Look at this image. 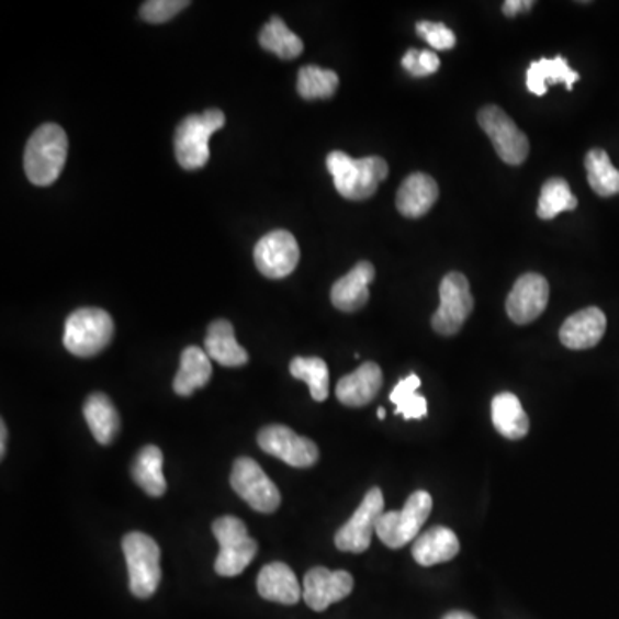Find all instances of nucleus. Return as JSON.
<instances>
[{
    "mask_svg": "<svg viewBox=\"0 0 619 619\" xmlns=\"http://www.w3.org/2000/svg\"><path fill=\"white\" fill-rule=\"evenodd\" d=\"M378 417L381 418V420H384V418H385V409L384 408L378 409Z\"/></svg>",
    "mask_w": 619,
    "mask_h": 619,
    "instance_id": "nucleus-40",
    "label": "nucleus"
},
{
    "mask_svg": "<svg viewBox=\"0 0 619 619\" xmlns=\"http://www.w3.org/2000/svg\"><path fill=\"white\" fill-rule=\"evenodd\" d=\"M257 590L260 597L272 603L293 606L303 597L299 578L288 564L270 563L258 573Z\"/></svg>",
    "mask_w": 619,
    "mask_h": 619,
    "instance_id": "nucleus-20",
    "label": "nucleus"
},
{
    "mask_svg": "<svg viewBox=\"0 0 619 619\" xmlns=\"http://www.w3.org/2000/svg\"><path fill=\"white\" fill-rule=\"evenodd\" d=\"M68 136L59 124L35 130L24 150V172L35 187H50L59 179L68 159Z\"/></svg>",
    "mask_w": 619,
    "mask_h": 619,
    "instance_id": "nucleus-2",
    "label": "nucleus"
},
{
    "mask_svg": "<svg viewBox=\"0 0 619 619\" xmlns=\"http://www.w3.org/2000/svg\"><path fill=\"white\" fill-rule=\"evenodd\" d=\"M123 552L130 573V590L138 599H148L159 587L160 548L150 536L130 532L123 539Z\"/></svg>",
    "mask_w": 619,
    "mask_h": 619,
    "instance_id": "nucleus-5",
    "label": "nucleus"
},
{
    "mask_svg": "<svg viewBox=\"0 0 619 619\" xmlns=\"http://www.w3.org/2000/svg\"><path fill=\"white\" fill-rule=\"evenodd\" d=\"M257 441L267 454H272L294 469H310L318 461L317 444L299 436L286 425L263 427L258 432Z\"/></svg>",
    "mask_w": 619,
    "mask_h": 619,
    "instance_id": "nucleus-12",
    "label": "nucleus"
},
{
    "mask_svg": "<svg viewBox=\"0 0 619 619\" xmlns=\"http://www.w3.org/2000/svg\"><path fill=\"white\" fill-rule=\"evenodd\" d=\"M382 515H384L382 491L379 487L370 488L350 520L336 532L334 544L342 552H353V554L365 552L370 548Z\"/></svg>",
    "mask_w": 619,
    "mask_h": 619,
    "instance_id": "nucleus-9",
    "label": "nucleus"
},
{
    "mask_svg": "<svg viewBox=\"0 0 619 619\" xmlns=\"http://www.w3.org/2000/svg\"><path fill=\"white\" fill-rule=\"evenodd\" d=\"M212 532L218 542L217 575L236 576L245 572L258 551L257 542L248 536L247 525L235 516H221L212 524Z\"/></svg>",
    "mask_w": 619,
    "mask_h": 619,
    "instance_id": "nucleus-6",
    "label": "nucleus"
},
{
    "mask_svg": "<svg viewBox=\"0 0 619 619\" xmlns=\"http://www.w3.org/2000/svg\"><path fill=\"white\" fill-rule=\"evenodd\" d=\"M579 80V75L570 68V64L564 57L556 56L554 59H540L530 64L527 71L528 92L533 95L542 97L548 93L551 85L564 83L567 90H572L573 85Z\"/></svg>",
    "mask_w": 619,
    "mask_h": 619,
    "instance_id": "nucleus-25",
    "label": "nucleus"
},
{
    "mask_svg": "<svg viewBox=\"0 0 619 619\" xmlns=\"http://www.w3.org/2000/svg\"><path fill=\"white\" fill-rule=\"evenodd\" d=\"M164 457L157 446H145L133 461V481L144 488L148 496L160 497L166 494L167 482L162 473Z\"/></svg>",
    "mask_w": 619,
    "mask_h": 619,
    "instance_id": "nucleus-27",
    "label": "nucleus"
},
{
    "mask_svg": "<svg viewBox=\"0 0 619 619\" xmlns=\"http://www.w3.org/2000/svg\"><path fill=\"white\" fill-rule=\"evenodd\" d=\"M326 164L339 195L354 202L375 195L379 184L390 176V166L381 157L351 159L345 151L336 150L327 155Z\"/></svg>",
    "mask_w": 619,
    "mask_h": 619,
    "instance_id": "nucleus-1",
    "label": "nucleus"
},
{
    "mask_svg": "<svg viewBox=\"0 0 619 619\" xmlns=\"http://www.w3.org/2000/svg\"><path fill=\"white\" fill-rule=\"evenodd\" d=\"M479 124L493 142L497 155L509 166H520L527 160L530 144L515 121L497 105H487L479 112Z\"/></svg>",
    "mask_w": 619,
    "mask_h": 619,
    "instance_id": "nucleus-11",
    "label": "nucleus"
},
{
    "mask_svg": "<svg viewBox=\"0 0 619 619\" xmlns=\"http://www.w3.org/2000/svg\"><path fill=\"white\" fill-rule=\"evenodd\" d=\"M291 375L306 382L315 402H326L329 396V369L326 361L318 357H296L291 361Z\"/></svg>",
    "mask_w": 619,
    "mask_h": 619,
    "instance_id": "nucleus-30",
    "label": "nucleus"
},
{
    "mask_svg": "<svg viewBox=\"0 0 619 619\" xmlns=\"http://www.w3.org/2000/svg\"><path fill=\"white\" fill-rule=\"evenodd\" d=\"M85 420L92 430L95 441L102 446L112 444L120 432V413L109 396L102 393L90 394L83 406Z\"/></svg>",
    "mask_w": 619,
    "mask_h": 619,
    "instance_id": "nucleus-24",
    "label": "nucleus"
},
{
    "mask_svg": "<svg viewBox=\"0 0 619 619\" xmlns=\"http://www.w3.org/2000/svg\"><path fill=\"white\" fill-rule=\"evenodd\" d=\"M263 50L272 52L279 59L291 60L302 56L303 42L296 33L288 29L281 18H272L258 35Z\"/></svg>",
    "mask_w": 619,
    "mask_h": 619,
    "instance_id": "nucleus-28",
    "label": "nucleus"
},
{
    "mask_svg": "<svg viewBox=\"0 0 619 619\" xmlns=\"http://www.w3.org/2000/svg\"><path fill=\"white\" fill-rule=\"evenodd\" d=\"M375 278V269L370 262H358L353 269L334 282L330 300L336 308L341 312H357L369 303L370 282Z\"/></svg>",
    "mask_w": 619,
    "mask_h": 619,
    "instance_id": "nucleus-18",
    "label": "nucleus"
},
{
    "mask_svg": "<svg viewBox=\"0 0 619 619\" xmlns=\"http://www.w3.org/2000/svg\"><path fill=\"white\" fill-rule=\"evenodd\" d=\"M114 338V320L105 310L80 308L64 327V346L75 357L90 358L108 348Z\"/></svg>",
    "mask_w": 619,
    "mask_h": 619,
    "instance_id": "nucleus-4",
    "label": "nucleus"
},
{
    "mask_svg": "<svg viewBox=\"0 0 619 619\" xmlns=\"http://www.w3.org/2000/svg\"><path fill=\"white\" fill-rule=\"evenodd\" d=\"M254 258L255 266L266 278H286L299 266V241L290 230H272L257 243Z\"/></svg>",
    "mask_w": 619,
    "mask_h": 619,
    "instance_id": "nucleus-13",
    "label": "nucleus"
},
{
    "mask_svg": "<svg viewBox=\"0 0 619 619\" xmlns=\"http://www.w3.org/2000/svg\"><path fill=\"white\" fill-rule=\"evenodd\" d=\"M533 5H536L533 0H506L505 4H503V12L508 18H515L521 14V12L530 11Z\"/></svg>",
    "mask_w": 619,
    "mask_h": 619,
    "instance_id": "nucleus-37",
    "label": "nucleus"
},
{
    "mask_svg": "<svg viewBox=\"0 0 619 619\" xmlns=\"http://www.w3.org/2000/svg\"><path fill=\"white\" fill-rule=\"evenodd\" d=\"M403 68L415 76V78H424V76L434 75L441 66V60L432 50H418V48H409L402 60Z\"/></svg>",
    "mask_w": 619,
    "mask_h": 619,
    "instance_id": "nucleus-35",
    "label": "nucleus"
},
{
    "mask_svg": "<svg viewBox=\"0 0 619 619\" xmlns=\"http://www.w3.org/2000/svg\"><path fill=\"white\" fill-rule=\"evenodd\" d=\"M608 327V318L603 310L590 306L579 310L564 320L560 339L570 350H588L599 345Z\"/></svg>",
    "mask_w": 619,
    "mask_h": 619,
    "instance_id": "nucleus-16",
    "label": "nucleus"
},
{
    "mask_svg": "<svg viewBox=\"0 0 619 619\" xmlns=\"http://www.w3.org/2000/svg\"><path fill=\"white\" fill-rule=\"evenodd\" d=\"M588 184L597 195L608 199L619 193V171L611 164L608 151L594 148L585 157Z\"/></svg>",
    "mask_w": 619,
    "mask_h": 619,
    "instance_id": "nucleus-29",
    "label": "nucleus"
},
{
    "mask_svg": "<svg viewBox=\"0 0 619 619\" xmlns=\"http://www.w3.org/2000/svg\"><path fill=\"white\" fill-rule=\"evenodd\" d=\"M439 187L436 179L425 172H413L403 181L396 195L399 214L408 218L424 217L436 205Z\"/></svg>",
    "mask_w": 619,
    "mask_h": 619,
    "instance_id": "nucleus-19",
    "label": "nucleus"
},
{
    "mask_svg": "<svg viewBox=\"0 0 619 619\" xmlns=\"http://www.w3.org/2000/svg\"><path fill=\"white\" fill-rule=\"evenodd\" d=\"M417 35L436 50H449L457 45V35L442 23L418 21Z\"/></svg>",
    "mask_w": 619,
    "mask_h": 619,
    "instance_id": "nucleus-36",
    "label": "nucleus"
},
{
    "mask_svg": "<svg viewBox=\"0 0 619 619\" xmlns=\"http://www.w3.org/2000/svg\"><path fill=\"white\" fill-rule=\"evenodd\" d=\"M576 205L578 200L570 190V184L563 178H552L545 181L540 191L537 215L544 221H551L561 212L575 211Z\"/></svg>",
    "mask_w": 619,
    "mask_h": 619,
    "instance_id": "nucleus-32",
    "label": "nucleus"
},
{
    "mask_svg": "<svg viewBox=\"0 0 619 619\" xmlns=\"http://www.w3.org/2000/svg\"><path fill=\"white\" fill-rule=\"evenodd\" d=\"M430 513H432V496L427 491H417L408 497L402 511L384 513L379 518L375 533L387 548H405L418 536Z\"/></svg>",
    "mask_w": 619,
    "mask_h": 619,
    "instance_id": "nucleus-7",
    "label": "nucleus"
},
{
    "mask_svg": "<svg viewBox=\"0 0 619 619\" xmlns=\"http://www.w3.org/2000/svg\"><path fill=\"white\" fill-rule=\"evenodd\" d=\"M421 381L417 373H409L408 378L397 382L396 387L391 391L390 399L396 405L394 413L403 415L405 420H420L427 417V399L417 393Z\"/></svg>",
    "mask_w": 619,
    "mask_h": 619,
    "instance_id": "nucleus-31",
    "label": "nucleus"
},
{
    "mask_svg": "<svg viewBox=\"0 0 619 619\" xmlns=\"http://www.w3.org/2000/svg\"><path fill=\"white\" fill-rule=\"evenodd\" d=\"M382 387V370L378 363L367 361L350 375H345L336 385L339 403L350 408H360L375 399Z\"/></svg>",
    "mask_w": 619,
    "mask_h": 619,
    "instance_id": "nucleus-17",
    "label": "nucleus"
},
{
    "mask_svg": "<svg viewBox=\"0 0 619 619\" xmlns=\"http://www.w3.org/2000/svg\"><path fill=\"white\" fill-rule=\"evenodd\" d=\"M460 552V540L451 528L434 527L421 533L412 548L413 558L421 566L448 563Z\"/></svg>",
    "mask_w": 619,
    "mask_h": 619,
    "instance_id": "nucleus-21",
    "label": "nucleus"
},
{
    "mask_svg": "<svg viewBox=\"0 0 619 619\" xmlns=\"http://www.w3.org/2000/svg\"><path fill=\"white\" fill-rule=\"evenodd\" d=\"M211 379V357L205 351L200 350L199 346H190L181 354V363H179L172 387L179 396L188 397L196 390L205 387Z\"/></svg>",
    "mask_w": 619,
    "mask_h": 619,
    "instance_id": "nucleus-23",
    "label": "nucleus"
},
{
    "mask_svg": "<svg viewBox=\"0 0 619 619\" xmlns=\"http://www.w3.org/2000/svg\"><path fill=\"white\" fill-rule=\"evenodd\" d=\"M188 5H190L188 0H148L139 9V14L147 23H167Z\"/></svg>",
    "mask_w": 619,
    "mask_h": 619,
    "instance_id": "nucleus-34",
    "label": "nucleus"
},
{
    "mask_svg": "<svg viewBox=\"0 0 619 619\" xmlns=\"http://www.w3.org/2000/svg\"><path fill=\"white\" fill-rule=\"evenodd\" d=\"M493 424L500 436L511 441L524 439L530 429V420L520 399L513 393H499L493 399Z\"/></svg>",
    "mask_w": 619,
    "mask_h": 619,
    "instance_id": "nucleus-26",
    "label": "nucleus"
},
{
    "mask_svg": "<svg viewBox=\"0 0 619 619\" xmlns=\"http://www.w3.org/2000/svg\"><path fill=\"white\" fill-rule=\"evenodd\" d=\"M339 87V76L330 69L305 66L299 72V93L302 99H330Z\"/></svg>",
    "mask_w": 619,
    "mask_h": 619,
    "instance_id": "nucleus-33",
    "label": "nucleus"
},
{
    "mask_svg": "<svg viewBox=\"0 0 619 619\" xmlns=\"http://www.w3.org/2000/svg\"><path fill=\"white\" fill-rule=\"evenodd\" d=\"M442 619H476L475 616L470 615V612L466 611H453V612H448V615L444 616V618Z\"/></svg>",
    "mask_w": 619,
    "mask_h": 619,
    "instance_id": "nucleus-39",
    "label": "nucleus"
},
{
    "mask_svg": "<svg viewBox=\"0 0 619 619\" xmlns=\"http://www.w3.org/2000/svg\"><path fill=\"white\" fill-rule=\"evenodd\" d=\"M226 124V115L218 109L184 117L176 127L175 151L179 166L187 171L202 169L211 159L209 139Z\"/></svg>",
    "mask_w": 619,
    "mask_h": 619,
    "instance_id": "nucleus-3",
    "label": "nucleus"
},
{
    "mask_svg": "<svg viewBox=\"0 0 619 619\" xmlns=\"http://www.w3.org/2000/svg\"><path fill=\"white\" fill-rule=\"evenodd\" d=\"M549 302V282L544 275L528 272L515 282L508 300L506 312L518 326H525L542 315Z\"/></svg>",
    "mask_w": 619,
    "mask_h": 619,
    "instance_id": "nucleus-15",
    "label": "nucleus"
},
{
    "mask_svg": "<svg viewBox=\"0 0 619 619\" xmlns=\"http://www.w3.org/2000/svg\"><path fill=\"white\" fill-rule=\"evenodd\" d=\"M439 296L441 305L432 315V329L441 336H454L460 333L475 305L466 275L461 272H449L444 275Z\"/></svg>",
    "mask_w": 619,
    "mask_h": 619,
    "instance_id": "nucleus-8",
    "label": "nucleus"
},
{
    "mask_svg": "<svg viewBox=\"0 0 619 619\" xmlns=\"http://www.w3.org/2000/svg\"><path fill=\"white\" fill-rule=\"evenodd\" d=\"M230 487L258 513H274L281 505V493L251 458H238L230 472Z\"/></svg>",
    "mask_w": 619,
    "mask_h": 619,
    "instance_id": "nucleus-10",
    "label": "nucleus"
},
{
    "mask_svg": "<svg viewBox=\"0 0 619 619\" xmlns=\"http://www.w3.org/2000/svg\"><path fill=\"white\" fill-rule=\"evenodd\" d=\"M5 442H8V427H5L4 421L0 424V457H5Z\"/></svg>",
    "mask_w": 619,
    "mask_h": 619,
    "instance_id": "nucleus-38",
    "label": "nucleus"
},
{
    "mask_svg": "<svg viewBox=\"0 0 619 619\" xmlns=\"http://www.w3.org/2000/svg\"><path fill=\"white\" fill-rule=\"evenodd\" d=\"M205 353L223 367H243L250 360L248 351L236 341L235 327L229 320H215L209 326Z\"/></svg>",
    "mask_w": 619,
    "mask_h": 619,
    "instance_id": "nucleus-22",
    "label": "nucleus"
},
{
    "mask_svg": "<svg viewBox=\"0 0 619 619\" xmlns=\"http://www.w3.org/2000/svg\"><path fill=\"white\" fill-rule=\"evenodd\" d=\"M353 585V576L345 570L330 572L324 566L312 567L303 579V599L310 609L326 611L330 604L350 596Z\"/></svg>",
    "mask_w": 619,
    "mask_h": 619,
    "instance_id": "nucleus-14",
    "label": "nucleus"
}]
</instances>
